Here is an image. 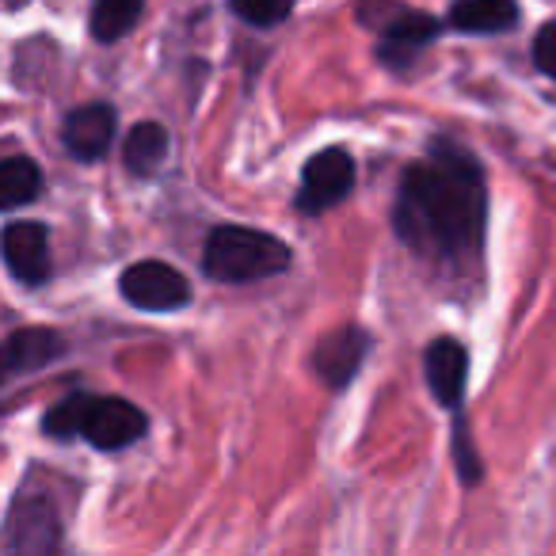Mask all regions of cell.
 Here are the masks:
<instances>
[{
  "instance_id": "cell-9",
  "label": "cell",
  "mask_w": 556,
  "mask_h": 556,
  "mask_svg": "<svg viewBox=\"0 0 556 556\" xmlns=\"http://www.w3.org/2000/svg\"><path fill=\"white\" fill-rule=\"evenodd\" d=\"M439 35V24L431 16H419V12H396L386 27H381V47L378 58L389 70H404L419 58V50H427Z\"/></svg>"
},
{
  "instance_id": "cell-17",
  "label": "cell",
  "mask_w": 556,
  "mask_h": 556,
  "mask_svg": "<svg viewBox=\"0 0 556 556\" xmlns=\"http://www.w3.org/2000/svg\"><path fill=\"white\" fill-rule=\"evenodd\" d=\"M229 4H232V12L252 27L282 24V20L290 16V9H294V0H229Z\"/></svg>"
},
{
  "instance_id": "cell-10",
  "label": "cell",
  "mask_w": 556,
  "mask_h": 556,
  "mask_svg": "<svg viewBox=\"0 0 556 556\" xmlns=\"http://www.w3.org/2000/svg\"><path fill=\"white\" fill-rule=\"evenodd\" d=\"M424 370H427V386L431 393L439 396V404L446 408H457L465 396V374H469V355L457 340H439L427 348L424 358Z\"/></svg>"
},
{
  "instance_id": "cell-5",
  "label": "cell",
  "mask_w": 556,
  "mask_h": 556,
  "mask_svg": "<svg viewBox=\"0 0 556 556\" xmlns=\"http://www.w3.org/2000/svg\"><path fill=\"white\" fill-rule=\"evenodd\" d=\"M149 419L141 408H134L130 401H118V396H92L85 419V439L96 450H123L146 434Z\"/></svg>"
},
{
  "instance_id": "cell-13",
  "label": "cell",
  "mask_w": 556,
  "mask_h": 556,
  "mask_svg": "<svg viewBox=\"0 0 556 556\" xmlns=\"http://www.w3.org/2000/svg\"><path fill=\"white\" fill-rule=\"evenodd\" d=\"M123 156H126V168H130L134 176H153V172L164 164V156H168V134H164V126L138 123L130 134H126Z\"/></svg>"
},
{
  "instance_id": "cell-18",
  "label": "cell",
  "mask_w": 556,
  "mask_h": 556,
  "mask_svg": "<svg viewBox=\"0 0 556 556\" xmlns=\"http://www.w3.org/2000/svg\"><path fill=\"white\" fill-rule=\"evenodd\" d=\"M533 65H538L545 77L556 80V20L541 27L538 39H533Z\"/></svg>"
},
{
  "instance_id": "cell-16",
  "label": "cell",
  "mask_w": 556,
  "mask_h": 556,
  "mask_svg": "<svg viewBox=\"0 0 556 556\" xmlns=\"http://www.w3.org/2000/svg\"><path fill=\"white\" fill-rule=\"evenodd\" d=\"M88 404H92V396L77 393V396H65L62 404H54V408L42 416V431L50 434V439H77V434H85V419H88Z\"/></svg>"
},
{
  "instance_id": "cell-2",
  "label": "cell",
  "mask_w": 556,
  "mask_h": 556,
  "mask_svg": "<svg viewBox=\"0 0 556 556\" xmlns=\"http://www.w3.org/2000/svg\"><path fill=\"white\" fill-rule=\"evenodd\" d=\"M290 248L282 240L267 237V232L240 229V225H217L206 237V252H202V270L214 282H260L278 270H287Z\"/></svg>"
},
{
  "instance_id": "cell-14",
  "label": "cell",
  "mask_w": 556,
  "mask_h": 556,
  "mask_svg": "<svg viewBox=\"0 0 556 556\" xmlns=\"http://www.w3.org/2000/svg\"><path fill=\"white\" fill-rule=\"evenodd\" d=\"M39 194H42V172L35 168V161H27V156L4 161V168H0V202H4V210L27 206Z\"/></svg>"
},
{
  "instance_id": "cell-3",
  "label": "cell",
  "mask_w": 556,
  "mask_h": 556,
  "mask_svg": "<svg viewBox=\"0 0 556 556\" xmlns=\"http://www.w3.org/2000/svg\"><path fill=\"white\" fill-rule=\"evenodd\" d=\"M118 290H123L126 302L138 305V309H149V313H168V309H179V305L191 302L187 278L179 275L176 267L156 263V260L126 267L123 278H118Z\"/></svg>"
},
{
  "instance_id": "cell-8",
  "label": "cell",
  "mask_w": 556,
  "mask_h": 556,
  "mask_svg": "<svg viewBox=\"0 0 556 556\" xmlns=\"http://www.w3.org/2000/svg\"><path fill=\"white\" fill-rule=\"evenodd\" d=\"M115 130H118L115 108H108V103H88V108L70 111L62 134H65V149H70L77 161H100L111 149V141H115Z\"/></svg>"
},
{
  "instance_id": "cell-11",
  "label": "cell",
  "mask_w": 556,
  "mask_h": 556,
  "mask_svg": "<svg viewBox=\"0 0 556 556\" xmlns=\"http://www.w3.org/2000/svg\"><path fill=\"white\" fill-rule=\"evenodd\" d=\"M65 351V340L50 328H24V332L9 336V351H4V366L9 374H31L42 370L47 363H54Z\"/></svg>"
},
{
  "instance_id": "cell-6",
  "label": "cell",
  "mask_w": 556,
  "mask_h": 556,
  "mask_svg": "<svg viewBox=\"0 0 556 556\" xmlns=\"http://www.w3.org/2000/svg\"><path fill=\"white\" fill-rule=\"evenodd\" d=\"M366 351H370V336L363 328H336L313 351V370L325 386L343 389L358 374Z\"/></svg>"
},
{
  "instance_id": "cell-15",
  "label": "cell",
  "mask_w": 556,
  "mask_h": 556,
  "mask_svg": "<svg viewBox=\"0 0 556 556\" xmlns=\"http://www.w3.org/2000/svg\"><path fill=\"white\" fill-rule=\"evenodd\" d=\"M146 0H96L92 9V39L118 42L134 24H138Z\"/></svg>"
},
{
  "instance_id": "cell-12",
  "label": "cell",
  "mask_w": 556,
  "mask_h": 556,
  "mask_svg": "<svg viewBox=\"0 0 556 556\" xmlns=\"http://www.w3.org/2000/svg\"><path fill=\"white\" fill-rule=\"evenodd\" d=\"M450 24L469 35L510 31L518 24V4L515 0H454Z\"/></svg>"
},
{
  "instance_id": "cell-1",
  "label": "cell",
  "mask_w": 556,
  "mask_h": 556,
  "mask_svg": "<svg viewBox=\"0 0 556 556\" xmlns=\"http://www.w3.org/2000/svg\"><path fill=\"white\" fill-rule=\"evenodd\" d=\"M393 225L416 252L469 260L484 240V172L469 153L434 141L431 161L408 168Z\"/></svg>"
},
{
  "instance_id": "cell-4",
  "label": "cell",
  "mask_w": 556,
  "mask_h": 556,
  "mask_svg": "<svg viewBox=\"0 0 556 556\" xmlns=\"http://www.w3.org/2000/svg\"><path fill=\"white\" fill-rule=\"evenodd\" d=\"M355 187V161L348 156V149H320L302 176V194L298 206L305 214H325L328 206L343 202Z\"/></svg>"
},
{
  "instance_id": "cell-7",
  "label": "cell",
  "mask_w": 556,
  "mask_h": 556,
  "mask_svg": "<svg viewBox=\"0 0 556 556\" xmlns=\"http://www.w3.org/2000/svg\"><path fill=\"white\" fill-rule=\"evenodd\" d=\"M4 263L9 270L27 282V287H39L50 275V237L39 222H12L4 229Z\"/></svg>"
}]
</instances>
